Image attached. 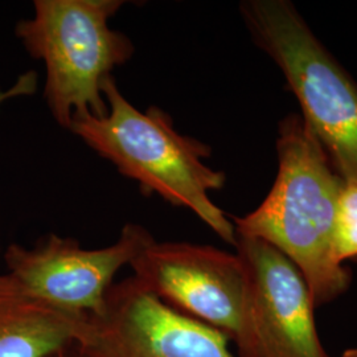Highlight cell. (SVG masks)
<instances>
[{
	"label": "cell",
	"instance_id": "1",
	"mask_svg": "<svg viewBox=\"0 0 357 357\" xmlns=\"http://www.w3.org/2000/svg\"><path fill=\"white\" fill-rule=\"evenodd\" d=\"M277 151L278 175L266 199L246 216L231 217V222L237 236L262 240L293 262L317 308L339 298L351 283L349 270L335 253L344 178L302 115L282 121Z\"/></svg>",
	"mask_w": 357,
	"mask_h": 357
},
{
	"label": "cell",
	"instance_id": "2",
	"mask_svg": "<svg viewBox=\"0 0 357 357\" xmlns=\"http://www.w3.org/2000/svg\"><path fill=\"white\" fill-rule=\"evenodd\" d=\"M107 114L77 115L69 132L109 160L125 178L138 183L146 196L187 208L231 246L234 225L217 206L211 192L224 187L227 176L204 163L211 147L178 132L171 115L158 106L139 110L118 88L114 76L103 84Z\"/></svg>",
	"mask_w": 357,
	"mask_h": 357
},
{
	"label": "cell",
	"instance_id": "3",
	"mask_svg": "<svg viewBox=\"0 0 357 357\" xmlns=\"http://www.w3.org/2000/svg\"><path fill=\"white\" fill-rule=\"evenodd\" d=\"M123 0H35L31 17L15 26L26 53L45 68L43 97L53 119L69 130L77 115L103 116V84L135 52L110 26Z\"/></svg>",
	"mask_w": 357,
	"mask_h": 357
},
{
	"label": "cell",
	"instance_id": "4",
	"mask_svg": "<svg viewBox=\"0 0 357 357\" xmlns=\"http://www.w3.org/2000/svg\"><path fill=\"white\" fill-rule=\"evenodd\" d=\"M255 44L280 66L303 119L345 181L357 183V82L286 0L240 6Z\"/></svg>",
	"mask_w": 357,
	"mask_h": 357
},
{
	"label": "cell",
	"instance_id": "5",
	"mask_svg": "<svg viewBox=\"0 0 357 357\" xmlns=\"http://www.w3.org/2000/svg\"><path fill=\"white\" fill-rule=\"evenodd\" d=\"M153 241L143 225L131 222L114 243L100 249L50 233L31 248L10 243L1 255L7 273L43 302L77 315L98 317L118 271Z\"/></svg>",
	"mask_w": 357,
	"mask_h": 357
},
{
	"label": "cell",
	"instance_id": "6",
	"mask_svg": "<svg viewBox=\"0 0 357 357\" xmlns=\"http://www.w3.org/2000/svg\"><path fill=\"white\" fill-rule=\"evenodd\" d=\"M234 248L248 278L237 357H330L310 289L293 262L262 240L237 236Z\"/></svg>",
	"mask_w": 357,
	"mask_h": 357
},
{
	"label": "cell",
	"instance_id": "7",
	"mask_svg": "<svg viewBox=\"0 0 357 357\" xmlns=\"http://www.w3.org/2000/svg\"><path fill=\"white\" fill-rule=\"evenodd\" d=\"M216 328L168 306L134 277L115 282L75 345L79 357H237Z\"/></svg>",
	"mask_w": 357,
	"mask_h": 357
},
{
	"label": "cell",
	"instance_id": "8",
	"mask_svg": "<svg viewBox=\"0 0 357 357\" xmlns=\"http://www.w3.org/2000/svg\"><path fill=\"white\" fill-rule=\"evenodd\" d=\"M130 268L132 277L168 306L236 340L248 291L246 270L237 253L155 240Z\"/></svg>",
	"mask_w": 357,
	"mask_h": 357
},
{
	"label": "cell",
	"instance_id": "9",
	"mask_svg": "<svg viewBox=\"0 0 357 357\" xmlns=\"http://www.w3.org/2000/svg\"><path fill=\"white\" fill-rule=\"evenodd\" d=\"M88 327V317L51 306L0 273V357H47L72 348Z\"/></svg>",
	"mask_w": 357,
	"mask_h": 357
},
{
	"label": "cell",
	"instance_id": "10",
	"mask_svg": "<svg viewBox=\"0 0 357 357\" xmlns=\"http://www.w3.org/2000/svg\"><path fill=\"white\" fill-rule=\"evenodd\" d=\"M335 253L339 264L357 257V183L345 181L340 192L336 230Z\"/></svg>",
	"mask_w": 357,
	"mask_h": 357
},
{
	"label": "cell",
	"instance_id": "11",
	"mask_svg": "<svg viewBox=\"0 0 357 357\" xmlns=\"http://www.w3.org/2000/svg\"><path fill=\"white\" fill-rule=\"evenodd\" d=\"M38 76L35 70H28L20 75L7 89L0 88V106L15 98L29 97L38 91Z\"/></svg>",
	"mask_w": 357,
	"mask_h": 357
},
{
	"label": "cell",
	"instance_id": "12",
	"mask_svg": "<svg viewBox=\"0 0 357 357\" xmlns=\"http://www.w3.org/2000/svg\"><path fill=\"white\" fill-rule=\"evenodd\" d=\"M47 357H79L77 354L76 348L72 347V348H68V349H63V351H59L56 354H52L50 356Z\"/></svg>",
	"mask_w": 357,
	"mask_h": 357
},
{
	"label": "cell",
	"instance_id": "13",
	"mask_svg": "<svg viewBox=\"0 0 357 357\" xmlns=\"http://www.w3.org/2000/svg\"><path fill=\"white\" fill-rule=\"evenodd\" d=\"M342 357H357V348H352V349L345 351Z\"/></svg>",
	"mask_w": 357,
	"mask_h": 357
},
{
	"label": "cell",
	"instance_id": "14",
	"mask_svg": "<svg viewBox=\"0 0 357 357\" xmlns=\"http://www.w3.org/2000/svg\"><path fill=\"white\" fill-rule=\"evenodd\" d=\"M1 253H3V252H1V248H0V255H1Z\"/></svg>",
	"mask_w": 357,
	"mask_h": 357
}]
</instances>
